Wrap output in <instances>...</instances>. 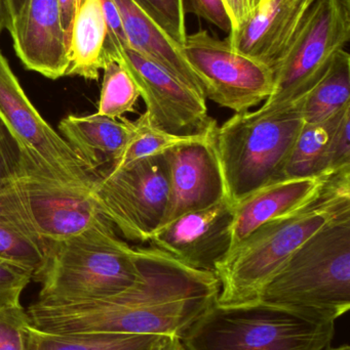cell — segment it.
<instances>
[{
	"instance_id": "21",
	"label": "cell",
	"mask_w": 350,
	"mask_h": 350,
	"mask_svg": "<svg viewBox=\"0 0 350 350\" xmlns=\"http://www.w3.org/2000/svg\"><path fill=\"white\" fill-rule=\"evenodd\" d=\"M106 24L102 0H84L78 8L72 24L68 55L69 67L66 76H79L98 80L104 68Z\"/></svg>"
},
{
	"instance_id": "16",
	"label": "cell",
	"mask_w": 350,
	"mask_h": 350,
	"mask_svg": "<svg viewBox=\"0 0 350 350\" xmlns=\"http://www.w3.org/2000/svg\"><path fill=\"white\" fill-rule=\"evenodd\" d=\"M314 1L268 0L252 18L232 30L228 41L236 51L264 64L273 71Z\"/></svg>"
},
{
	"instance_id": "32",
	"label": "cell",
	"mask_w": 350,
	"mask_h": 350,
	"mask_svg": "<svg viewBox=\"0 0 350 350\" xmlns=\"http://www.w3.org/2000/svg\"><path fill=\"white\" fill-rule=\"evenodd\" d=\"M181 2L185 16L195 14L229 34L232 29V20L223 0H181Z\"/></svg>"
},
{
	"instance_id": "5",
	"label": "cell",
	"mask_w": 350,
	"mask_h": 350,
	"mask_svg": "<svg viewBox=\"0 0 350 350\" xmlns=\"http://www.w3.org/2000/svg\"><path fill=\"white\" fill-rule=\"evenodd\" d=\"M334 321L255 301L215 304L181 338L185 350H325Z\"/></svg>"
},
{
	"instance_id": "6",
	"label": "cell",
	"mask_w": 350,
	"mask_h": 350,
	"mask_svg": "<svg viewBox=\"0 0 350 350\" xmlns=\"http://www.w3.org/2000/svg\"><path fill=\"white\" fill-rule=\"evenodd\" d=\"M303 124L296 104L271 114L236 113L217 127L216 155L232 205L279 180Z\"/></svg>"
},
{
	"instance_id": "14",
	"label": "cell",
	"mask_w": 350,
	"mask_h": 350,
	"mask_svg": "<svg viewBox=\"0 0 350 350\" xmlns=\"http://www.w3.org/2000/svg\"><path fill=\"white\" fill-rule=\"evenodd\" d=\"M166 157L170 164V198L162 226L189 212L212 207L226 198L215 137L178 146L166 152Z\"/></svg>"
},
{
	"instance_id": "36",
	"label": "cell",
	"mask_w": 350,
	"mask_h": 350,
	"mask_svg": "<svg viewBox=\"0 0 350 350\" xmlns=\"http://www.w3.org/2000/svg\"><path fill=\"white\" fill-rule=\"evenodd\" d=\"M12 25V12H10V1L0 0V34L2 31H10Z\"/></svg>"
},
{
	"instance_id": "12",
	"label": "cell",
	"mask_w": 350,
	"mask_h": 350,
	"mask_svg": "<svg viewBox=\"0 0 350 350\" xmlns=\"http://www.w3.org/2000/svg\"><path fill=\"white\" fill-rule=\"evenodd\" d=\"M112 61L118 62L135 82L152 125L187 137L216 133L217 122L208 112L205 98L166 70L129 47Z\"/></svg>"
},
{
	"instance_id": "17",
	"label": "cell",
	"mask_w": 350,
	"mask_h": 350,
	"mask_svg": "<svg viewBox=\"0 0 350 350\" xmlns=\"http://www.w3.org/2000/svg\"><path fill=\"white\" fill-rule=\"evenodd\" d=\"M0 258L29 269L33 279L45 260V249L21 203L12 176V141L0 122Z\"/></svg>"
},
{
	"instance_id": "34",
	"label": "cell",
	"mask_w": 350,
	"mask_h": 350,
	"mask_svg": "<svg viewBox=\"0 0 350 350\" xmlns=\"http://www.w3.org/2000/svg\"><path fill=\"white\" fill-rule=\"evenodd\" d=\"M59 2L61 8L62 26H63L68 47H69L72 24L77 12V0H59Z\"/></svg>"
},
{
	"instance_id": "1",
	"label": "cell",
	"mask_w": 350,
	"mask_h": 350,
	"mask_svg": "<svg viewBox=\"0 0 350 350\" xmlns=\"http://www.w3.org/2000/svg\"><path fill=\"white\" fill-rule=\"evenodd\" d=\"M141 281L104 299L39 304L35 326L53 334L154 335L182 338L217 304L213 271L191 269L154 247H138Z\"/></svg>"
},
{
	"instance_id": "31",
	"label": "cell",
	"mask_w": 350,
	"mask_h": 350,
	"mask_svg": "<svg viewBox=\"0 0 350 350\" xmlns=\"http://www.w3.org/2000/svg\"><path fill=\"white\" fill-rule=\"evenodd\" d=\"M103 14L106 24V39H105L104 66L107 62L112 61L116 53L123 49L129 47L123 20L118 8L113 0H102Z\"/></svg>"
},
{
	"instance_id": "4",
	"label": "cell",
	"mask_w": 350,
	"mask_h": 350,
	"mask_svg": "<svg viewBox=\"0 0 350 350\" xmlns=\"http://www.w3.org/2000/svg\"><path fill=\"white\" fill-rule=\"evenodd\" d=\"M257 301L334 321L350 308V213L321 228L269 280Z\"/></svg>"
},
{
	"instance_id": "11",
	"label": "cell",
	"mask_w": 350,
	"mask_h": 350,
	"mask_svg": "<svg viewBox=\"0 0 350 350\" xmlns=\"http://www.w3.org/2000/svg\"><path fill=\"white\" fill-rule=\"evenodd\" d=\"M0 122L12 141L28 150L53 174L92 193V172L33 106L0 51Z\"/></svg>"
},
{
	"instance_id": "3",
	"label": "cell",
	"mask_w": 350,
	"mask_h": 350,
	"mask_svg": "<svg viewBox=\"0 0 350 350\" xmlns=\"http://www.w3.org/2000/svg\"><path fill=\"white\" fill-rule=\"evenodd\" d=\"M43 248L45 260L33 279L40 283L37 301L42 304L104 299L141 281L138 247L121 240L110 220Z\"/></svg>"
},
{
	"instance_id": "15",
	"label": "cell",
	"mask_w": 350,
	"mask_h": 350,
	"mask_svg": "<svg viewBox=\"0 0 350 350\" xmlns=\"http://www.w3.org/2000/svg\"><path fill=\"white\" fill-rule=\"evenodd\" d=\"M10 32L27 69L53 80L66 76L69 55L59 0H28Z\"/></svg>"
},
{
	"instance_id": "35",
	"label": "cell",
	"mask_w": 350,
	"mask_h": 350,
	"mask_svg": "<svg viewBox=\"0 0 350 350\" xmlns=\"http://www.w3.org/2000/svg\"><path fill=\"white\" fill-rule=\"evenodd\" d=\"M150 350H185L178 337L160 336Z\"/></svg>"
},
{
	"instance_id": "24",
	"label": "cell",
	"mask_w": 350,
	"mask_h": 350,
	"mask_svg": "<svg viewBox=\"0 0 350 350\" xmlns=\"http://www.w3.org/2000/svg\"><path fill=\"white\" fill-rule=\"evenodd\" d=\"M160 336L125 334H53L25 328L24 350H148Z\"/></svg>"
},
{
	"instance_id": "8",
	"label": "cell",
	"mask_w": 350,
	"mask_h": 350,
	"mask_svg": "<svg viewBox=\"0 0 350 350\" xmlns=\"http://www.w3.org/2000/svg\"><path fill=\"white\" fill-rule=\"evenodd\" d=\"M10 141L16 191L43 245L71 238L108 219L90 189L58 176L12 137Z\"/></svg>"
},
{
	"instance_id": "29",
	"label": "cell",
	"mask_w": 350,
	"mask_h": 350,
	"mask_svg": "<svg viewBox=\"0 0 350 350\" xmlns=\"http://www.w3.org/2000/svg\"><path fill=\"white\" fill-rule=\"evenodd\" d=\"M28 314L22 306L0 308V350H24Z\"/></svg>"
},
{
	"instance_id": "19",
	"label": "cell",
	"mask_w": 350,
	"mask_h": 350,
	"mask_svg": "<svg viewBox=\"0 0 350 350\" xmlns=\"http://www.w3.org/2000/svg\"><path fill=\"white\" fill-rule=\"evenodd\" d=\"M59 131L82 161L100 175L116 163L133 135V121L98 114L68 115L59 123Z\"/></svg>"
},
{
	"instance_id": "30",
	"label": "cell",
	"mask_w": 350,
	"mask_h": 350,
	"mask_svg": "<svg viewBox=\"0 0 350 350\" xmlns=\"http://www.w3.org/2000/svg\"><path fill=\"white\" fill-rule=\"evenodd\" d=\"M350 167V106L341 114L329 145L326 174Z\"/></svg>"
},
{
	"instance_id": "2",
	"label": "cell",
	"mask_w": 350,
	"mask_h": 350,
	"mask_svg": "<svg viewBox=\"0 0 350 350\" xmlns=\"http://www.w3.org/2000/svg\"><path fill=\"white\" fill-rule=\"evenodd\" d=\"M350 213V167L334 172L301 207L257 228L218 263V306L250 304L287 259L316 232Z\"/></svg>"
},
{
	"instance_id": "7",
	"label": "cell",
	"mask_w": 350,
	"mask_h": 350,
	"mask_svg": "<svg viewBox=\"0 0 350 350\" xmlns=\"http://www.w3.org/2000/svg\"><path fill=\"white\" fill-rule=\"evenodd\" d=\"M350 39V0H316L285 55L273 69V92L258 114L299 103L325 75L337 51Z\"/></svg>"
},
{
	"instance_id": "28",
	"label": "cell",
	"mask_w": 350,
	"mask_h": 350,
	"mask_svg": "<svg viewBox=\"0 0 350 350\" xmlns=\"http://www.w3.org/2000/svg\"><path fill=\"white\" fill-rule=\"evenodd\" d=\"M32 280L29 269L0 258V308L20 306L21 295Z\"/></svg>"
},
{
	"instance_id": "41",
	"label": "cell",
	"mask_w": 350,
	"mask_h": 350,
	"mask_svg": "<svg viewBox=\"0 0 350 350\" xmlns=\"http://www.w3.org/2000/svg\"><path fill=\"white\" fill-rule=\"evenodd\" d=\"M155 342H156V341H155ZM151 347H150V349H148V350H150V349H151Z\"/></svg>"
},
{
	"instance_id": "26",
	"label": "cell",
	"mask_w": 350,
	"mask_h": 350,
	"mask_svg": "<svg viewBox=\"0 0 350 350\" xmlns=\"http://www.w3.org/2000/svg\"><path fill=\"white\" fill-rule=\"evenodd\" d=\"M102 88L96 114L111 119L123 118L134 112L140 98L139 90L127 70L116 61L105 64Z\"/></svg>"
},
{
	"instance_id": "38",
	"label": "cell",
	"mask_w": 350,
	"mask_h": 350,
	"mask_svg": "<svg viewBox=\"0 0 350 350\" xmlns=\"http://www.w3.org/2000/svg\"><path fill=\"white\" fill-rule=\"evenodd\" d=\"M325 350H350V347H349V345H341V347H329L328 349H325Z\"/></svg>"
},
{
	"instance_id": "23",
	"label": "cell",
	"mask_w": 350,
	"mask_h": 350,
	"mask_svg": "<svg viewBox=\"0 0 350 350\" xmlns=\"http://www.w3.org/2000/svg\"><path fill=\"white\" fill-rule=\"evenodd\" d=\"M345 109L322 122H304L279 180L327 174L329 145Z\"/></svg>"
},
{
	"instance_id": "37",
	"label": "cell",
	"mask_w": 350,
	"mask_h": 350,
	"mask_svg": "<svg viewBox=\"0 0 350 350\" xmlns=\"http://www.w3.org/2000/svg\"><path fill=\"white\" fill-rule=\"evenodd\" d=\"M8 1H10V12L14 21L21 14L28 0H8Z\"/></svg>"
},
{
	"instance_id": "13",
	"label": "cell",
	"mask_w": 350,
	"mask_h": 350,
	"mask_svg": "<svg viewBox=\"0 0 350 350\" xmlns=\"http://www.w3.org/2000/svg\"><path fill=\"white\" fill-rule=\"evenodd\" d=\"M234 213V205L224 198L168 222L148 243L191 269L214 273L232 249Z\"/></svg>"
},
{
	"instance_id": "10",
	"label": "cell",
	"mask_w": 350,
	"mask_h": 350,
	"mask_svg": "<svg viewBox=\"0 0 350 350\" xmlns=\"http://www.w3.org/2000/svg\"><path fill=\"white\" fill-rule=\"evenodd\" d=\"M182 49L205 98L223 108L246 112L273 94V70L236 51L227 38L221 40L199 30L187 34Z\"/></svg>"
},
{
	"instance_id": "33",
	"label": "cell",
	"mask_w": 350,
	"mask_h": 350,
	"mask_svg": "<svg viewBox=\"0 0 350 350\" xmlns=\"http://www.w3.org/2000/svg\"><path fill=\"white\" fill-rule=\"evenodd\" d=\"M263 1L264 0H223L232 20V30L238 28L252 18L260 10Z\"/></svg>"
},
{
	"instance_id": "9",
	"label": "cell",
	"mask_w": 350,
	"mask_h": 350,
	"mask_svg": "<svg viewBox=\"0 0 350 350\" xmlns=\"http://www.w3.org/2000/svg\"><path fill=\"white\" fill-rule=\"evenodd\" d=\"M92 196L99 209L127 240L148 243L162 226L170 198L166 153L104 170Z\"/></svg>"
},
{
	"instance_id": "20",
	"label": "cell",
	"mask_w": 350,
	"mask_h": 350,
	"mask_svg": "<svg viewBox=\"0 0 350 350\" xmlns=\"http://www.w3.org/2000/svg\"><path fill=\"white\" fill-rule=\"evenodd\" d=\"M118 8L129 49L155 63L185 85L205 96L203 85L183 53L160 26L133 0H113Z\"/></svg>"
},
{
	"instance_id": "22",
	"label": "cell",
	"mask_w": 350,
	"mask_h": 350,
	"mask_svg": "<svg viewBox=\"0 0 350 350\" xmlns=\"http://www.w3.org/2000/svg\"><path fill=\"white\" fill-rule=\"evenodd\" d=\"M297 104L305 123L322 122L350 106V55L345 49L337 51L325 75Z\"/></svg>"
},
{
	"instance_id": "25",
	"label": "cell",
	"mask_w": 350,
	"mask_h": 350,
	"mask_svg": "<svg viewBox=\"0 0 350 350\" xmlns=\"http://www.w3.org/2000/svg\"><path fill=\"white\" fill-rule=\"evenodd\" d=\"M133 135L123 155L116 163L113 164L106 170H121L143 158L162 155L178 146L211 139L215 137L216 133L210 135H190V137L173 135L152 125L145 113L142 114L137 120L133 121Z\"/></svg>"
},
{
	"instance_id": "39",
	"label": "cell",
	"mask_w": 350,
	"mask_h": 350,
	"mask_svg": "<svg viewBox=\"0 0 350 350\" xmlns=\"http://www.w3.org/2000/svg\"><path fill=\"white\" fill-rule=\"evenodd\" d=\"M82 1H84V0H77V10Z\"/></svg>"
},
{
	"instance_id": "27",
	"label": "cell",
	"mask_w": 350,
	"mask_h": 350,
	"mask_svg": "<svg viewBox=\"0 0 350 350\" xmlns=\"http://www.w3.org/2000/svg\"><path fill=\"white\" fill-rule=\"evenodd\" d=\"M175 42L183 46L186 23L181 0H133Z\"/></svg>"
},
{
	"instance_id": "40",
	"label": "cell",
	"mask_w": 350,
	"mask_h": 350,
	"mask_svg": "<svg viewBox=\"0 0 350 350\" xmlns=\"http://www.w3.org/2000/svg\"><path fill=\"white\" fill-rule=\"evenodd\" d=\"M267 1H268V0H264V1H263V4H264L265 2H267ZM263 4H262V5H263Z\"/></svg>"
},
{
	"instance_id": "18",
	"label": "cell",
	"mask_w": 350,
	"mask_h": 350,
	"mask_svg": "<svg viewBox=\"0 0 350 350\" xmlns=\"http://www.w3.org/2000/svg\"><path fill=\"white\" fill-rule=\"evenodd\" d=\"M331 174L275 181L238 202L234 205L230 251L263 224L286 215L314 199Z\"/></svg>"
}]
</instances>
